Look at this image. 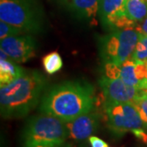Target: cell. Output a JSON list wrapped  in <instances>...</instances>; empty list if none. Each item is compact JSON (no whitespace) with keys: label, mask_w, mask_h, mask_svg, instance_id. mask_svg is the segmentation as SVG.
Masks as SVG:
<instances>
[{"label":"cell","mask_w":147,"mask_h":147,"mask_svg":"<svg viewBox=\"0 0 147 147\" xmlns=\"http://www.w3.org/2000/svg\"><path fill=\"white\" fill-rule=\"evenodd\" d=\"M94 89L84 81H67L54 86L42 99L40 111L67 123L92 110Z\"/></svg>","instance_id":"1"},{"label":"cell","mask_w":147,"mask_h":147,"mask_svg":"<svg viewBox=\"0 0 147 147\" xmlns=\"http://www.w3.org/2000/svg\"><path fill=\"white\" fill-rule=\"evenodd\" d=\"M47 79L38 70L26 71L20 78L0 88V111L4 119L26 116L38 104Z\"/></svg>","instance_id":"2"},{"label":"cell","mask_w":147,"mask_h":147,"mask_svg":"<svg viewBox=\"0 0 147 147\" xmlns=\"http://www.w3.org/2000/svg\"><path fill=\"white\" fill-rule=\"evenodd\" d=\"M0 20L19 28L23 33L42 31V7L36 0H0Z\"/></svg>","instance_id":"3"},{"label":"cell","mask_w":147,"mask_h":147,"mask_svg":"<svg viewBox=\"0 0 147 147\" xmlns=\"http://www.w3.org/2000/svg\"><path fill=\"white\" fill-rule=\"evenodd\" d=\"M68 137L65 122L57 117L42 113L32 117L23 131L25 142L64 144Z\"/></svg>","instance_id":"4"},{"label":"cell","mask_w":147,"mask_h":147,"mask_svg":"<svg viewBox=\"0 0 147 147\" xmlns=\"http://www.w3.org/2000/svg\"><path fill=\"white\" fill-rule=\"evenodd\" d=\"M139 38V32L135 27L115 30L102 40L101 54L106 62L121 65L131 59Z\"/></svg>","instance_id":"5"},{"label":"cell","mask_w":147,"mask_h":147,"mask_svg":"<svg viewBox=\"0 0 147 147\" xmlns=\"http://www.w3.org/2000/svg\"><path fill=\"white\" fill-rule=\"evenodd\" d=\"M104 109L107 126L116 136L121 137L127 131L145 127L132 103L105 101Z\"/></svg>","instance_id":"6"},{"label":"cell","mask_w":147,"mask_h":147,"mask_svg":"<svg viewBox=\"0 0 147 147\" xmlns=\"http://www.w3.org/2000/svg\"><path fill=\"white\" fill-rule=\"evenodd\" d=\"M126 0H100L98 13L105 26L113 30L137 27V22L127 16Z\"/></svg>","instance_id":"7"},{"label":"cell","mask_w":147,"mask_h":147,"mask_svg":"<svg viewBox=\"0 0 147 147\" xmlns=\"http://www.w3.org/2000/svg\"><path fill=\"white\" fill-rule=\"evenodd\" d=\"M1 49L16 63H23L35 56L36 42L29 34H18L4 38L0 42Z\"/></svg>","instance_id":"8"},{"label":"cell","mask_w":147,"mask_h":147,"mask_svg":"<svg viewBox=\"0 0 147 147\" xmlns=\"http://www.w3.org/2000/svg\"><path fill=\"white\" fill-rule=\"evenodd\" d=\"M100 85L106 101L133 103L143 90L125 84L121 79H110L102 77Z\"/></svg>","instance_id":"9"},{"label":"cell","mask_w":147,"mask_h":147,"mask_svg":"<svg viewBox=\"0 0 147 147\" xmlns=\"http://www.w3.org/2000/svg\"><path fill=\"white\" fill-rule=\"evenodd\" d=\"M68 137L75 141H84L89 138L99 126V116L91 110L73 120L65 123Z\"/></svg>","instance_id":"10"},{"label":"cell","mask_w":147,"mask_h":147,"mask_svg":"<svg viewBox=\"0 0 147 147\" xmlns=\"http://www.w3.org/2000/svg\"><path fill=\"white\" fill-rule=\"evenodd\" d=\"M69 7L79 17L94 21L99 10L100 0H68Z\"/></svg>","instance_id":"11"},{"label":"cell","mask_w":147,"mask_h":147,"mask_svg":"<svg viewBox=\"0 0 147 147\" xmlns=\"http://www.w3.org/2000/svg\"><path fill=\"white\" fill-rule=\"evenodd\" d=\"M26 70L10 60H0V84L6 85L20 78Z\"/></svg>","instance_id":"12"},{"label":"cell","mask_w":147,"mask_h":147,"mask_svg":"<svg viewBox=\"0 0 147 147\" xmlns=\"http://www.w3.org/2000/svg\"><path fill=\"white\" fill-rule=\"evenodd\" d=\"M125 7L132 21L140 22L147 17V0H126Z\"/></svg>","instance_id":"13"},{"label":"cell","mask_w":147,"mask_h":147,"mask_svg":"<svg viewBox=\"0 0 147 147\" xmlns=\"http://www.w3.org/2000/svg\"><path fill=\"white\" fill-rule=\"evenodd\" d=\"M135 65H136L135 62L131 59L125 61L121 65L120 79L125 84L139 88L140 83L136 76Z\"/></svg>","instance_id":"14"},{"label":"cell","mask_w":147,"mask_h":147,"mask_svg":"<svg viewBox=\"0 0 147 147\" xmlns=\"http://www.w3.org/2000/svg\"><path fill=\"white\" fill-rule=\"evenodd\" d=\"M42 65L47 74H53L59 71L62 67V58L57 52L48 53L42 58Z\"/></svg>","instance_id":"15"},{"label":"cell","mask_w":147,"mask_h":147,"mask_svg":"<svg viewBox=\"0 0 147 147\" xmlns=\"http://www.w3.org/2000/svg\"><path fill=\"white\" fill-rule=\"evenodd\" d=\"M135 63L145 62L147 61V35L139 33V38L136 48L131 57Z\"/></svg>","instance_id":"16"},{"label":"cell","mask_w":147,"mask_h":147,"mask_svg":"<svg viewBox=\"0 0 147 147\" xmlns=\"http://www.w3.org/2000/svg\"><path fill=\"white\" fill-rule=\"evenodd\" d=\"M132 104L137 108L144 126L147 127V91L143 90L142 94L137 96Z\"/></svg>","instance_id":"17"},{"label":"cell","mask_w":147,"mask_h":147,"mask_svg":"<svg viewBox=\"0 0 147 147\" xmlns=\"http://www.w3.org/2000/svg\"><path fill=\"white\" fill-rule=\"evenodd\" d=\"M23 32L19 28L10 25L5 21H1L0 22V38L1 39L13 35H18L21 34Z\"/></svg>","instance_id":"18"},{"label":"cell","mask_w":147,"mask_h":147,"mask_svg":"<svg viewBox=\"0 0 147 147\" xmlns=\"http://www.w3.org/2000/svg\"><path fill=\"white\" fill-rule=\"evenodd\" d=\"M105 76L110 79H120L121 65L113 62H107L105 64Z\"/></svg>","instance_id":"19"},{"label":"cell","mask_w":147,"mask_h":147,"mask_svg":"<svg viewBox=\"0 0 147 147\" xmlns=\"http://www.w3.org/2000/svg\"><path fill=\"white\" fill-rule=\"evenodd\" d=\"M24 147H63V144L47 142H25Z\"/></svg>","instance_id":"20"},{"label":"cell","mask_w":147,"mask_h":147,"mask_svg":"<svg viewBox=\"0 0 147 147\" xmlns=\"http://www.w3.org/2000/svg\"><path fill=\"white\" fill-rule=\"evenodd\" d=\"M88 141L92 147H109L108 144L105 141L96 136H91L88 138Z\"/></svg>","instance_id":"21"},{"label":"cell","mask_w":147,"mask_h":147,"mask_svg":"<svg viewBox=\"0 0 147 147\" xmlns=\"http://www.w3.org/2000/svg\"><path fill=\"white\" fill-rule=\"evenodd\" d=\"M131 132L133 133L135 137L138 138L139 140H141L143 143H145L147 146V133L142 128L134 129L131 131Z\"/></svg>","instance_id":"22"},{"label":"cell","mask_w":147,"mask_h":147,"mask_svg":"<svg viewBox=\"0 0 147 147\" xmlns=\"http://www.w3.org/2000/svg\"><path fill=\"white\" fill-rule=\"evenodd\" d=\"M136 29L139 33H142V34H145L147 35V17L145 18L144 20H142V21H140L139 25L137 24Z\"/></svg>","instance_id":"23"},{"label":"cell","mask_w":147,"mask_h":147,"mask_svg":"<svg viewBox=\"0 0 147 147\" xmlns=\"http://www.w3.org/2000/svg\"><path fill=\"white\" fill-rule=\"evenodd\" d=\"M145 90H146V91H147V85H146V88H145Z\"/></svg>","instance_id":"24"},{"label":"cell","mask_w":147,"mask_h":147,"mask_svg":"<svg viewBox=\"0 0 147 147\" xmlns=\"http://www.w3.org/2000/svg\"><path fill=\"white\" fill-rule=\"evenodd\" d=\"M63 1H65V2H67V1H68V0H63Z\"/></svg>","instance_id":"25"}]
</instances>
